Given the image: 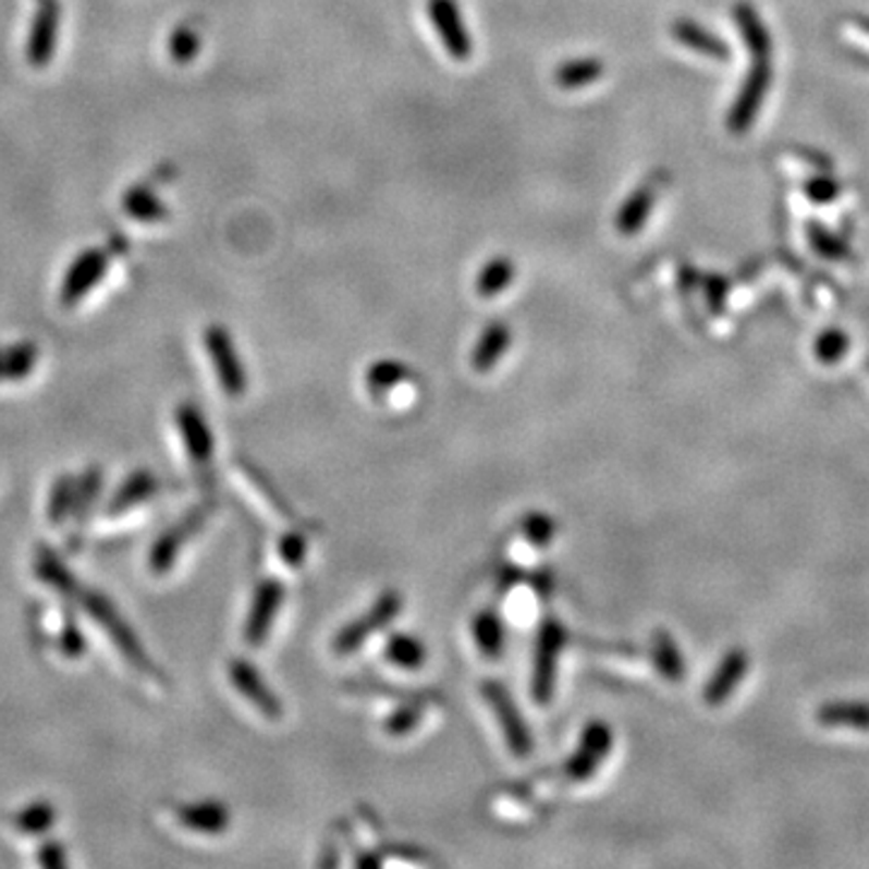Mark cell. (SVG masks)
<instances>
[{
    "label": "cell",
    "instance_id": "cell-8",
    "mask_svg": "<svg viewBox=\"0 0 869 869\" xmlns=\"http://www.w3.org/2000/svg\"><path fill=\"white\" fill-rule=\"evenodd\" d=\"M283 599H285V587L273 577L264 579V583H259V587L254 589L249 614L247 621H244V642H247L249 648H261V645L269 640L273 623L278 614H281Z\"/></svg>",
    "mask_w": 869,
    "mask_h": 869
},
{
    "label": "cell",
    "instance_id": "cell-7",
    "mask_svg": "<svg viewBox=\"0 0 869 869\" xmlns=\"http://www.w3.org/2000/svg\"><path fill=\"white\" fill-rule=\"evenodd\" d=\"M213 507L216 505H210V500H208V503L198 505L194 510H188L186 515L180 522H176L174 527H170L164 534H160V539L152 543V549L148 553V565H150L152 573L162 575V573L170 571V567L176 563V559H180L184 543L192 539L194 534H198L200 529H204L206 519H208L210 512H213Z\"/></svg>",
    "mask_w": 869,
    "mask_h": 869
},
{
    "label": "cell",
    "instance_id": "cell-27",
    "mask_svg": "<svg viewBox=\"0 0 869 869\" xmlns=\"http://www.w3.org/2000/svg\"><path fill=\"white\" fill-rule=\"evenodd\" d=\"M515 261L510 256H493V259L481 266V271L476 276V293L481 297H498L503 295L515 281Z\"/></svg>",
    "mask_w": 869,
    "mask_h": 869
},
{
    "label": "cell",
    "instance_id": "cell-11",
    "mask_svg": "<svg viewBox=\"0 0 869 869\" xmlns=\"http://www.w3.org/2000/svg\"><path fill=\"white\" fill-rule=\"evenodd\" d=\"M228 676H230V684L235 686L266 720L276 722L283 718L281 698H278L276 690L264 682L261 672L256 670L252 662L242 660V657H235V660H230V664H228Z\"/></svg>",
    "mask_w": 869,
    "mask_h": 869
},
{
    "label": "cell",
    "instance_id": "cell-3",
    "mask_svg": "<svg viewBox=\"0 0 869 869\" xmlns=\"http://www.w3.org/2000/svg\"><path fill=\"white\" fill-rule=\"evenodd\" d=\"M565 640L567 633L561 621L546 619L541 623L531 662V698L537 706H549L555 694V674H559V660Z\"/></svg>",
    "mask_w": 869,
    "mask_h": 869
},
{
    "label": "cell",
    "instance_id": "cell-34",
    "mask_svg": "<svg viewBox=\"0 0 869 869\" xmlns=\"http://www.w3.org/2000/svg\"><path fill=\"white\" fill-rule=\"evenodd\" d=\"M817 718L821 724H833V727H839V724H850V727L857 730H869V706L865 703L823 706Z\"/></svg>",
    "mask_w": 869,
    "mask_h": 869
},
{
    "label": "cell",
    "instance_id": "cell-33",
    "mask_svg": "<svg viewBox=\"0 0 869 869\" xmlns=\"http://www.w3.org/2000/svg\"><path fill=\"white\" fill-rule=\"evenodd\" d=\"M56 823V809L51 801H32L25 809L20 811V815L13 819V827L15 831L25 833V835H41L47 833Z\"/></svg>",
    "mask_w": 869,
    "mask_h": 869
},
{
    "label": "cell",
    "instance_id": "cell-24",
    "mask_svg": "<svg viewBox=\"0 0 869 869\" xmlns=\"http://www.w3.org/2000/svg\"><path fill=\"white\" fill-rule=\"evenodd\" d=\"M734 20H737L746 49L751 51V59H773V39L768 35L759 10L751 3H739L734 8Z\"/></svg>",
    "mask_w": 869,
    "mask_h": 869
},
{
    "label": "cell",
    "instance_id": "cell-9",
    "mask_svg": "<svg viewBox=\"0 0 869 869\" xmlns=\"http://www.w3.org/2000/svg\"><path fill=\"white\" fill-rule=\"evenodd\" d=\"M751 61H754L751 71L746 75V81L737 95V102L732 105L727 117V128L732 133H744L754 124L756 114H759V109L768 95V87H771L773 81L771 59H751Z\"/></svg>",
    "mask_w": 869,
    "mask_h": 869
},
{
    "label": "cell",
    "instance_id": "cell-17",
    "mask_svg": "<svg viewBox=\"0 0 869 869\" xmlns=\"http://www.w3.org/2000/svg\"><path fill=\"white\" fill-rule=\"evenodd\" d=\"M657 196H660V188L654 186V180L645 182L638 188H633L631 196L623 200V206L619 208L616 220H614V225L621 235H626V237L638 235V232L645 228V222H648L652 216Z\"/></svg>",
    "mask_w": 869,
    "mask_h": 869
},
{
    "label": "cell",
    "instance_id": "cell-39",
    "mask_svg": "<svg viewBox=\"0 0 869 869\" xmlns=\"http://www.w3.org/2000/svg\"><path fill=\"white\" fill-rule=\"evenodd\" d=\"M848 336H845V333L841 331V329H829V331H823L821 336L817 339V358L821 360V363H827V365H831V363H839L845 353H848Z\"/></svg>",
    "mask_w": 869,
    "mask_h": 869
},
{
    "label": "cell",
    "instance_id": "cell-22",
    "mask_svg": "<svg viewBox=\"0 0 869 869\" xmlns=\"http://www.w3.org/2000/svg\"><path fill=\"white\" fill-rule=\"evenodd\" d=\"M472 638L481 657L500 660V654L505 652V621L498 611L481 609L472 621Z\"/></svg>",
    "mask_w": 869,
    "mask_h": 869
},
{
    "label": "cell",
    "instance_id": "cell-38",
    "mask_svg": "<svg viewBox=\"0 0 869 869\" xmlns=\"http://www.w3.org/2000/svg\"><path fill=\"white\" fill-rule=\"evenodd\" d=\"M200 49V39L196 35V29L188 25L176 27L170 37V53L176 63H188L196 59V53Z\"/></svg>",
    "mask_w": 869,
    "mask_h": 869
},
{
    "label": "cell",
    "instance_id": "cell-4",
    "mask_svg": "<svg viewBox=\"0 0 869 869\" xmlns=\"http://www.w3.org/2000/svg\"><path fill=\"white\" fill-rule=\"evenodd\" d=\"M481 694L490 712H493L500 732H503V739L507 744L510 754L515 756V759H529L534 751L531 730L527 720L522 718L515 698L510 696V690L498 682H486L481 684Z\"/></svg>",
    "mask_w": 869,
    "mask_h": 869
},
{
    "label": "cell",
    "instance_id": "cell-44",
    "mask_svg": "<svg viewBox=\"0 0 869 869\" xmlns=\"http://www.w3.org/2000/svg\"><path fill=\"white\" fill-rule=\"evenodd\" d=\"M706 295H708V303H710L712 311L720 309L724 297H727V281H724L722 276L706 278Z\"/></svg>",
    "mask_w": 869,
    "mask_h": 869
},
{
    "label": "cell",
    "instance_id": "cell-43",
    "mask_svg": "<svg viewBox=\"0 0 869 869\" xmlns=\"http://www.w3.org/2000/svg\"><path fill=\"white\" fill-rule=\"evenodd\" d=\"M37 862H39L41 867H49V869L65 867V862H69V855H65L63 843H59V841H47V843H44L41 848L37 850Z\"/></svg>",
    "mask_w": 869,
    "mask_h": 869
},
{
    "label": "cell",
    "instance_id": "cell-35",
    "mask_svg": "<svg viewBox=\"0 0 869 869\" xmlns=\"http://www.w3.org/2000/svg\"><path fill=\"white\" fill-rule=\"evenodd\" d=\"M73 498H75V478L71 474H63L53 481L51 495H49V519L53 527H59L61 522L73 512Z\"/></svg>",
    "mask_w": 869,
    "mask_h": 869
},
{
    "label": "cell",
    "instance_id": "cell-12",
    "mask_svg": "<svg viewBox=\"0 0 869 869\" xmlns=\"http://www.w3.org/2000/svg\"><path fill=\"white\" fill-rule=\"evenodd\" d=\"M107 266H109V256L102 249H87L85 254L77 256V259L71 264L69 273L63 278L61 303L65 307L81 303V299L102 281Z\"/></svg>",
    "mask_w": 869,
    "mask_h": 869
},
{
    "label": "cell",
    "instance_id": "cell-28",
    "mask_svg": "<svg viewBox=\"0 0 869 869\" xmlns=\"http://www.w3.org/2000/svg\"><path fill=\"white\" fill-rule=\"evenodd\" d=\"M39 360L35 343H13L0 348V382L25 380Z\"/></svg>",
    "mask_w": 869,
    "mask_h": 869
},
{
    "label": "cell",
    "instance_id": "cell-45",
    "mask_svg": "<svg viewBox=\"0 0 869 869\" xmlns=\"http://www.w3.org/2000/svg\"><path fill=\"white\" fill-rule=\"evenodd\" d=\"M857 25H860L862 29H867V32H869V20H867V17H860V20H857Z\"/></svg>",
    "mask_w": 869,
    "mask_h": 869
},
{
    "label": "cell",
    "instance_id": "cell-42",
    "mask_svg": "<svg viewBox=\"0 0 869 869\" xmlns=\"http://www.w3.org/2000/svg\"><path fill=\"white\" fill-rule=\"evenodd\" d=\"M805 194H807V198L815 200V204H829V200L839 198L841 184L835 182L833 176L821 174V176H815V180H809L805 184Z\"/></svg>",
    "mask_w": 869,
    "mask_h": 869
},
{
    "label": "cell",
    "instance_id": "cell-15",
    "mask_svg": "<svg viewBox=\"0 0 869 869\" xmlns=\"http://www.w3.org/2000/svg\"><path fill=\"white\" fill-rule=\"evenodd\" d=\"M746 670H749V654H746V650L734 648L724 654L715 674H712L710 682L706 684V690H703L706 703L710 708L727 703L734 690H737V686L742 684Z\"/></svg>",
    "mask_w": 869,
    "mask_h": 869
},
{
    "label": "cell",
    "instance_id": "cell-2",
    "mask_svg": "<svg viewBox=\"0 0 869 869\" xmlns=\"http://www.w3.org/2000/svg\"><path fill=\"white\" fill-rule=\"evenodd\" d=\"M404 609V597L396 589H387L380 597L375 599V604L365 611L363 616H358L336 633L333 638V652L341 657H348L353 652H358L363 645L375 638L377 633H382L384 628L392 626V621L401 614Z\"/></svg>",
    "mask_w": 869,
    "mask_h": 869
},
{
    "label": "cell",
    "instance_id": "cell-20",
    "mask_svg": "<svg viewBox=\"0 0 869 869\" xmlns=\"http://www.w3.org/2000/svg\"><path fill=\"white\" fill-rule=\"evenodd\" d=\"M674 39L682 44V47L696 51L700 56H708L712 61H727L730 59V47L724 44L718 35H712L710 29H706L698 22L688 17H678L672 25Z\"/></svg>",
    "mask_w": 869,
    "mask_h": 869
},
{
    "label": "cell",
    "instance_id": "cell-37",
    "mask_svg": "<svg viewBox=\"0 0 869 869\" xmlns=\"http://www.w3.org/2000/svg\"><path fill=\"white\" fill-rule=\"evenodd\" d=\"M307 551H309V537H307L305 531H299V529L283 534L281 543H278V553H281L283 563L287 567H293V571H297V567L305 563Z\"/></svg>",
    "mask_w": 869,
    "mask_h": 869
},
{
    "label": "cell",
    "instance_id": "cell-19",
    "mask_svg": "<svg viewBox=\"0 0 869 869\" xmlns=\"http://www.w3.org/2000/svg\"><path fill=\"white\" fill-rule=\"evenodd\" d=\"M160 490L158 476L148 469H138L124 478V484L117 488V493L109 498L107 515H124V512L143 505Z\"/></svg>",
    "mask_w": 869,
    "mask_h": 869
},
{
    "label": "cell",
    "instance_id": "cell-14",
    "mask_svg": "<svg viewBox=\"0 0 869 869\" xmlns=\"http://www.w3.org/2000/svg\"><path fill=\"white\" fill-rule=\"evenodd\" d=\"M176 426H180V434L188 456H192L196 464H208L213 460L216 434L210 430L206 416L200 414V408L192 404V401H184V404L176 408Z\"/></svg>",
    "mask_w": 869,
    "mask_h": 869
},
{
    "label": "cell",
    "instance_id": "cell-1",
    "mask_svg": "<svg viewBox=\"0 0 869 869\" xmlns=\"http://www.w3.org/2000/svg\"><path fill=\"white\" fill-rule=\"evenodd\" d=\"M77 599H81V604L87 614H90V619L105 628L109 640L117 645L119 652L126 657L128 664L136 666V670L143 672L148 678H162L160 666L150 660L148 652H145V648L138 640V635L131 631V626L124 619H121L117 607L111 604L107 595L95 592V589H85V592L81 589Z\"/></svg>",
    "mask_w": 869,
    "mask_h": 869
},
{
    "label": "cell",
    "instance_id": "cell-26",
    "mask_svg": "<svg viewBox=\"0 0 869 869\" xmlns=\"http://www.w3.org/2000/svg\"><path fill=\"white\" fill-rule=\"evenodd\" d=\"M607 65L601 59L595 56H585V59H571L561 63L559 69L553 71V83L563 87V90H579V87H587L597 81H601Z\"/></svg>",
    "mask_w": 869,
    "mask_h": 869
},
{
    "label": "cell",
    "instance_id": "cell-16",
    "mask_svg": "<svg viewBox=\"0 0 869 869\" xmlns=\"http://www.w3.org/2000/svg\"><path fill=\"white\" fill-rule=\"evenodd\" d=\"M176 819L184 829L206 835L225 833L232 821L228 805H222L220 799H200L192 801V805H182L176 809Z\"/></svg>",
    "mask_w": 869,
    "mask_h": 869
},
{
    "label": "cell",
    "instance_id": "cell-21",
    "mask_svg": "<svg viewBox=\"0 0 869 869\" xmlns=\"http://www.w3.org/2000/svg\"><path fill=\"white\" fill-rule=\"evenodd\" d=\"M650 657L654 670L662 674L670 684H682L686 676V660L684 652L678 648V642L674 640V635L670 631H654L652 642H650Z\"/></svg>",
    "mask_w": 869,
    "mask_h": 869
},
{
    "label": "cell",
    "instance_id": "cell-10",
    "mask_svg": "<svg viewBox=\"0 0 869 869\" xmlns=\"http://www.w3.org/2000/svg\"><path fill=\"white\" fill-rule=\"evenodd\" d=\"M428 13L442 47L448 49L452 59L454 61L469 59L474 51V41L456 0H428Z\"/></svg>",
    "mask_w": 869,
    "mask_h": 869
},
{
    "label": "cell",
    "instance_id": "cell-36",
    "mask_svg": "<svg viewBox=\"0 0 869 869\" xmlns=\"http://www.w3.org/2000/svg\"><path fill=\"white\" fill-rule=\"evenodd\" d=\"M423 720H426V706L404 703L392 710V715H387L384 732L389 737H408L411 732H416L420 727Z\"/></svg>",
    "mask_w": 869,
    "mask_h": 869
},
{
    "label": "cell",
    "instance_id": "cell-5",
    "mask_svg": "<svg viewBox=\"0 0 869 869\" xmlns=\"http://www.w3.org/2000/svg\"><path fill=\"white\" fill-rule=\"evenodd\" d=\"M611 749H614V730L609 727L604 720L587 722L583 732H579L577 749L571 754V759L563 763V775L571 783H587L597 775V771L609 759Z\"/></svg>",
    "mask_w": 869,
    "mask_h": 869
},
{
    "label": "cell",
    "instance_id": "cell-40",
    "mask_svg": "<svg viewBox=\"0 0 869 869\" xmlns=\"http://www.w3.org/2000/svg\"><path fill=\"white\" fill-rule=\"evenodd\" d=\"M809 242L815 244V249L821 256H827V259L845 261L850 256L848 247H845V242L839 240L835 235H831V232H827L821 225H811L809 228Z\"/></svg>",
    "mask_w": 869,
    "mask_h": 869
},
{
    "label": "cell",
    "instance_id": "cell-32",
    "mask_svg": "<svg viewBox=\"0 0 869 869\" xmlns=\"http://www.w3.org/2000/svg\"><path fill=\"white\" fill-rule=\"evenodd\" d=\"M519 531H522V537H525V541L534 546V549L543 551V549H549L551 541L555 539V534H559V525H555V519L551 515H546V512L531 510L519 519Z\"/></svg>",
    "mask_w": 869,
    "mask_h": 869
},
{
    "label": "cell",
    "instance_id": "cell-30",
    "mask_svg": "<svg viewBox=\"0 0 869 869\" xmlns=\"http://www.w3.org/2000/svg\"><path fill=\"white\" fill-rule=\"evenodd\" d=\"M102 469L90 466L81 478H75V498H73V517L75 525H85L87 515H90L93 505L97 503L99 493H102Z\"/></svg>",
    "mask_w": 869,
    "mask_h": 869
},
{
    "label": "cell",
    "instance_id": "cell-25",
    "mask_svg": "<svg viewBox=\"0 0 869 869\" xmlns=\"http://www.w3.org/2000/svg\"><path fill=\"white\" fill-rule=\"evenodd\" d=\"M384 660L396 670L418 672L428 662V648L414 633H392L384 645Z\"/></svg>",
    "mask_w": 869,
    "mask_h": 869
},
{
    "label": "cell",
    "instance_id": "cell-29",
    "mask_svg": "<svg viewBox=\"0 0 869 869\" xmlns=\"http://www.w3.org/2000/svg\"><path fill=\"white\" fill-rule=\"evenodd\" d=\"M408 377H411L408 365H404L401 360H377L367 367L365 384L375 396H382L387 392H392L396 384L406 382Z\"/></svg>",
    "mask_w": 869,
    "mask_h": 869
},
{
    "label": "cell",
    "instance_id": "cell-18",
    "mask_svg": "<svg viewBox=\"0 0 869 869\" xmlns=\"http://www.w3.org/2000/svg\"><path fill=\"white\" fill-rule=\"evenodd\" d=\"M512 345V329L505 321H490V325L478 336L474 353H472V367L478 375H486L505 358Z\"/></svg>",
    "mask_w": 869,
    "mask_h": 869
},
{
    "label": "cell",
    "instance_id": "cell-6",
    "mask_svg": "<svg viewBox=\"0 0 869 869\" xmlns=\"http://www.w3.org/2000/svg\"><path fill=\"white\" fill-rule=\"evenodd\" d=\"M204 343L208 358L216 367L222 392L232 399H240L247 392V372H244L235 339L230 336V331L222 325H210L204 333Z\"/></svg>",
    "mask_w": 869,
    "mask_h": 869
},
{
    "label": "cell",
    "instance_id": "cell-31",
    "mask_svg": "<svg viewBox=\"0 0 869 869\" xmlns=\"http://www.w3.org/2000/svg\"><path fill=\"white\" fill-rule=\"evenodd\" d=\"M124 210L128 218L140 222H160L167 218V208L162 200L145 186L128 188L124 196Z\"/></svg>",
    "mask_w": 869,
    "mask_h": 869
},
{
    "label": "cell",
    "instance_id": "cell-23",
    "mask_svg": "<svg viewBox=\"0 0 869 869\" xmlns=\"http://www.w3.org/2000/svg\"><path fill=\"white\" fill-rule=\"evenodd\" d=\"M35 573L44 585H49L56 592L63 597H77L81 595V585L77 577L71 573V567L65 565L59 555H56L49 546H39L35 553Z\"/></svg>",
    "mask_w": 869,
    "mask_h": 869
},
{
    "label": "cell",
    "instance_id": "cell-13",
    "mask_svg": "<svg viewBox=\"0 0 869 869\" xmlns=\"http://www.w3.org/2000/svg\"><path fill=\"white\" fill-rule=\"evenodd\" d=\"M61 29V3L59 0H41V5L32 22L27 41V61L35 69H44L56 51V37Z\"/></svg>",
    "mask_w": 869,
    "mask_h": 869
},
{
    "label": "cell",
    "instance_id": "cell-41",
    "mask_svg": "<svg viewBox=\"0 0 869 869\" xmlns=\"http://www.w3.org/2000/svg\"><path fill=\"white\" fill-rule=\"evenodd\" d=\"M56 645H59V650L65 657H69V660H77V657H83L85 650H87V642H85V635H83L81 626H77V623H73L71 619L63 623V628L59 633V640H56Z\"/></svg>",
    "mask_w": 869,
    "mask_h": 869
}]
</instances>
